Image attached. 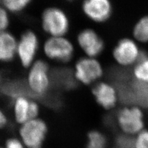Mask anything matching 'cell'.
I'll return each instance as SVG.
<instances>
[{
	"mask_svg": "<svg viewBox=\"0 0 148 148\" xmlns=\"http://www.w3.org/2000/svg\"><path fill=\"white\" fill-rule=\"evenodd\" d=\"M48 64L42 60H39L33 65L29 74L28 85L35 93L44 98L49 99L50 95L47 92L51 83L48 74Z\"/></svg>",
	"mask_w": 148,
	"mask_h": 148,
	"instance_id": "cell-1",
	"label": "cell"
},
{
	"mask_svg": "<svg viewBox=\"0 0 148 148\" xmlns=\"http://www.w3.org/2000/svg\"><path fill=\"white\" fill-rule=\"evenodd\" d=\"M47 132L48 127L43 120L35 119L22 124L20 135L24 144L29 148H40Z\"/></svg>",
	"mask_w": 148,
	"mask_h": 148,
	"instance_id": "cell-2",
	"label": "cell"
},
{
	"mask_svg": "<svg viewBox=\"0 0 148 148\" xmlns=\"http://www.w3.org/2000/svg\"><path fill=\"white\" fill-rule=\"evenodd\" d=\"M42 25L48 34L53 37H58L67 33L69 23L64 11L56 8H50L46 9L43 14Z\"/></svg>",
	"mask_w": 148,
	"mask_h": 148,
	"instance_id": "cell-3",
	"label": "cell"
},
{
	"mask_svg": "<svg viewBox=\"0 0 148 148\" xmlns=\"http://www.w3.org/2000/svg\"><path fill=\"white\" fill-rule=\"evenodd\" d=\"M44 52L50 59L66 62L72 58L73 47L70 41L66 38L61 36L52 37L45 42Z\"/></svg>",
	"mask_w": 148,
	"mask_h": 148,
	"instance_id": "cell-4",
	"label": "cell"
},
{
	"mask_svg": "<svg viewBox=\"0 0 148 148\" xmlns=\"http://www.w3.org/2000/svg\"><path fill=\"white\" fill-rule=\"evenodd\" d=\"M117 119L119 126L126 134L141 132L144 126L143 113L138 108H128L120 110Z\"/></svg>",
	"mask_w": 148,
	"mask_h": 148,
	"instance_id": "cell-5",
	"label": "cell"
},
{
	"mask_svg": "<svg viewBox=\"0 0 148 148\" xmlns=\"http://www.w3.org/2000/svg\"><path fill=\"white\" fill-rule=\"evenodd\" d=\"M38 47L36 35L32 31H27L21 36L17 45V52L22 65L24 67H29L33 62Z\"/></svg>",
	"mask_w": 148,
	"mask_h": 148,
	"instance_id": "cell-6",
	"label": "cell"
},
{
	"mask_svg": "<svg viewBox=\"0 0 148 148\" xmlns=\"http://www.w3.org/2000/svg\"><path fill=\"white\" fill-rule=\"evenodd\" d=\"M77 79L84 84H90L98 79L103 74L100 64L92 58L80 59L75 66Z\"/></svg>",
	"mask_w": 148,
	"mask_h": 148,
	"instance_id": "cell-7",
	"label": "cell"
},
{
	"mask_svg": "<svg viewBox=\"0 0 148 148\" xmlns=\"http://www.w3.org/2000/svg\"><path fill=\"white\" fill-rule=\"evenodd\" d=\"M0 93L9 96V98L15 99L20 97L27 98H34L46 103V98H43L32 91L25 82L20 80H15L4 82L0 84Z\"/></svg>",
	"mask_w": 148,
	"mask_h": 148,
	"instance_id": "cell-8",
	"label": "cell"
},
{
	"mask_svg": "<svg viewBox=\"0 0 148 148\" xmlns=\"http://www.w3.org/2000/svg\"><path fill=\"white\" fill-rule=\"evenodd\" d=\"M136 43L130 39H123L119 43L114 50V56L115 60L123 66L132 64L140 58Z\"/></svg>",
	"mask_w": 148,
	"mask_h": 148,
	"instance_id": "cell-9",
	"label": "cell"
},
{
	"mask_svg": "<svg viewBox=\"0 0 148 148\" xmlns=\"http://www.w3.org/2000/svg\"><path fill=\"white\" fill-rule=\"evenodd\" d=\"M83 9L90 19L98 22L107 20L112 11L109 0H85Z\"/></svg>",
	"mask_w": 148,
	"mask_h": 148,
	"instance_id": "cell-10",
	"label": "cell"
},
{
	"mask_svg": "<svg viewBox=\"0 0 148 148\" xmlns=\"http://www.w3.org/2000/svg\"><path fill=\"white\" fill-rule=\"evenodd\" d=\"M14 113L17 122L24 124L36 119L39 113V106L35 101L20 97L14 99Z\"/></svg>",
	"mask_w": 148,
	"mask_h": 148,
	"instance_id": "cell-11",
	"label": "cell"
},
{
	"mask_svg": "<svg viewBox=\"0 0 148 148\" xmlns=\"http://www.w3.org/2000/svg\"><path fill=\"white\" fill-rule=\"evenodd\" d=\"M78 41L80 47L89 56H96L103 50V40L92 30L87 29L82 31L78 35Z\"/></svg>",
	"mask_w": 148,
	"mask_h": 148,
	"instance_id": "cell-12",
	"label": "cell"
},
{
	"mask_svg": "<svg viewBox=\"0 0 148 148\" xmlns=\"http://www.w3.org/2000/svg\"><path fill=\"white\" fill-rule=\"evenodd\" d=\"M98 103L105 109L112 108L116 103L117 95L114 88L105 83L96 85L92 90Z\"/></svg>",
	"mask_w": 148,
	"mask_h": 148,
	"instance_id": "cell-13",
	"label": "cell"
},
{
	"mask_svg": "<svg viewBox=\"0 0 148 148\" xmlns=\"http://www.w3.org/2000/svg\"><path fill=\"white\" fill-rule=\"evenodd\" d=\"M17 50V43L14 36L6 32L0 33V61H12Z\"/></svg>",
	"mask_w": 148,
	"mask_h": 148,
	"instance_id": "cell-14",
	"label": "cell"
},
{
	"mask_svg": "<svg viewBox=\"0 0 148 148\" xmlns=\"http://www.w3.org/2000/svg\"><path fill=\"white\" fill-rule=\"evenodd\" d=\"M50 80L51 83L54 86L60 89H72L75 85L70 72L63 68L54 69L51 73Z\"/></svg>",
	"mask_w": 148,
	"mask_h": 148,
	"instance_id": "cell-15",
	"label": "cell"
},
{
	"mask_svg": "<svg viewBox=\"0 0 148 148\" xmlns=\"http://www.w3.org/2000/svg\"><path fill=\"white\" fill-rule=\"evenodd\" d=\"M107 145V138L101 132L91 131L88 135L86 148H106Z\"/></svg>",
	"mask_w": 148,
	"mask_h": 148,
	"instance_id": "cell-16",
	"label": "cell"
},
{
	"mask_svg": "<svg viewBox=\"0 0 148 148\" xmlns=\"http://www.w3.org/2000/svg\"><path fill=\"white\" fill-rule=\"evenodd\" d=\"M134 74L138 80L148 83V57L146 56H140L134 69Z\"/></svg>",
	"mask_w": 148,
	"mask_h": 148,
	"instance_id": "cell-17",
	"label": "cell"
},
{
	"mask_svg": "<svg viewBox=\"0 0 148 148\" xmlns=\"http://www.w3.org/2000/svg\"><path fill=\"white\" fill-rule=\"evenodd\" d=\"M134 35L142 42L148 41V16L142 18L134 29Z\"/></svg>",
	"mask_w": 148,
	"mask_h": 148,
	"instance_id": "cell-18",
	"label": "cell"
},
{
	"mask_svg": "<svg viewBox=\"0 0 148 148\" xmlns=\"http://www.w3.org/2000/svg\"><path fill=\"white\" fill-rule=\"evenodd\" d=\"M6 8L12 12H18L23 10L32 0H1Z\"/></svg>",
	"mask_w": 148,
	"mask_h": 148,
	"instance_id": "cell-19",
	"label": "cell"
},
{
	"mask_svg": "<svg viewBox=\"0 0 148 148\" xmlns=\"http://www.w3.org/2000/svg\"><path fill=\"white\" fill-rule=\"evenodd\" d=\"M117 148H135V140L127 135H120L116 138Z\"/></svg>",
	"mask_w": 148,
	"mask_h": 148,
	"instance_id": "cell-20",
	"label": "cell"
},
{
	"mask_svg": "<svg viewBox=\"0 0 148 148\" xmlns=\"http://www.w3.org/2000/svg\"><path fill=\"white\" fill-rule=\"evenodd\" d=\"M135 148H148V131L141 132L135 140Z\"/></svg>",
	"mask_w": 148,
	"mask_h": 148,
	"instance_id": "cell-21",
	"label": "cell"
},
{
	"mask_svg": "<svg viewBox=\"0 0 148 148\" xmlns=\"http://www.w3.org/2000/svg\"><path fill=\"white\" fill-rule=\"evenodd\" d=\"M9 20L6 11L0 7V33L3 32L9 25Z\"/></svg>",
	"mask_w": 148,
	"mask_h": 148,
	"instance_id": "cell-22",
	"label": "cell"
},
{
	"mask_svg": "<svg viewBox=\"0 0 148 148\" xmlns=\"http://www.w3.org/2000/svg\"><path fill=\"white\" fill-rule=\"evenodd\" d=\"M0 148H24L22 143L16 138H11L6 141L5 146Z\"/></svg>",
	"mask_w": 148,
	"mask_h": 148,
	"instance_id": "cell-23",
	"label": "cell"
},
{
	"mask_svg": "<svg viewBox=\"0 0 148 148\" xmlns=\"http://www.w3.org/2000/svg\"><path fill=\"white\" fill-rule=\"evenodd\" d=\"M7 118L1 110L0 109V128H3L7 124Z\"/></svg>",
	"mask_w": 148,
	"mask_h": 148,
	"instance_id": "cell-24",
	"label": "cell"
},
{
	"mask_svg": "<svg viewBox=\"0 0 148 148\" xmlns=\"http://www.w3.org/2000/svg\"><path fill=\"white\" fill-rule=\"evenodd\" d=\"M1 80H2V75H1V74L0 73V84L1 83Z\"/></svg>",
	"mask_w": 148,
	"mask_h": 148,
	"instance_id": "cell-25",
	"label": "cell"
}]
</instances>
